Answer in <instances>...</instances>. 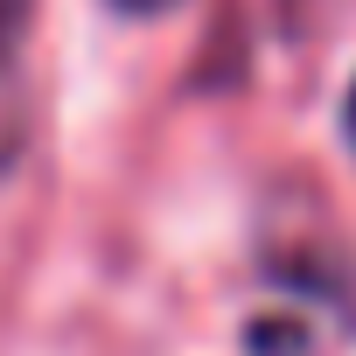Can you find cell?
<instances>
[{
  "label": "cell",
  "mask_w": 356,
  "mask_h": 356,
  "mask_svg": "<svg viewBox=\"0 0 356 356\" xmlns=\"http://www.w3.org/2000/svg\"><path fill=\"white\" fill-rule=\"evenodd\" d=\"M35 29V0H0V175L22 154L29 133V98H22V49Z\"/></svg>",
  "instance_id": "obj_1"
},
{
  "label": "cell",
  "mask_w": 356,
  "mask_h": 356,
  "mask_svg": "<svg viewBox=\"0 0 356 356\" xmlns=\"http://www.w3.org/2000/svg\"><path fill=\"white\" fill-rule=\"evenodd\" d=\"M112 8H126V15H161V8H175V0H112Z\"/></svg>",
  "instance_id": "obj_2"
},
{
  "label": "cell",
  "mask_w": 356,
  "mask_h": 356,
  "mask_svg": "<svg viewBox=\"0 0 356 356\" xmlns=\"http://www.w3.org/2000/svg\"><path fill=\"white\" fill-rule=\"evenodd\" d=\"M349 140H356V91H349Z\"/></svg>",
  "instance_id": "obj_3"
}]
</instances>
